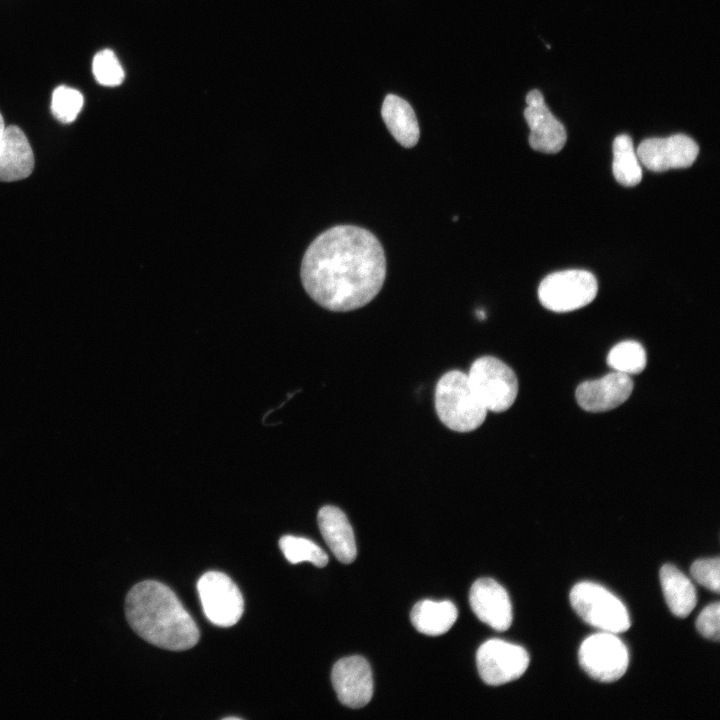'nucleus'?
<instances>
[{
    "instance_id": "1",
    "label": "nucleus",
    "mask_w": 720,
    "mask_h": 720,
    "mask_svg": "<svg viewBox=\"0 0 720 720\" xmlns=\"http://www.w3.org/2000/svg\"><path fill=\"white\" fill-rule=\"evenodd\" d=\"M385 276L382 244L372 232L355 225H337L319 234L305 251L300 269L307 294L337 312L371 302Z\"/></svg>"
},
{
    "instance_id": "2",
    "label": "nucleus",
    "mask_w": 720,
    "mask_h": 720,
    "mask_svg": "<svg viewBox=\"0 0 720 720\" xmlns=\"http://www.w3.org/2000/svg\"><path fill=\"white\" fill-rule=\"evenodd\" d=\"M125 616L138 636L157 647L183 651L199 641L193 618L175 593L158 581L145 580L129 590Z\"/></svg>"
},
{
    "instance_id": "3",
    "label": "nucleus",
    "mask_w": 720,
    "mask_h": 720,
    "mask_svg": "<svg viewBox=\"0 0 720 720\" xmlns=\"http://www.w3.org/2000/svg\"><path fill=\"white\" fill-rule=\"evenodd\" d=\"M435 409L440 421L456 432L477 429L488 412L473 392L467 374L459 370L448 371L438 380Z\"/></svg>"
},
{
    "instance_id": "4",
    "label": "nucleus",
    "mask_w": 720,
    "mask_h": 720,
    "mask_svg": "<svg viewBox=\"0 0 720 720\" xmlns=\"http://www.w3.org/2000/svg\"><path fill=\"white\" fill-rule=\"evenodd\" d=\"M569 598L582 620L603 632L621 633L631 625L624 604L599 584L579 582L571 589Z\"/></svg>"
},
{
    "instance_id": "5",
    "label": "nucleus",
    "mask_w": 720,
    "mask_h": 720,
    "mask_svg": "<svg viewBox=\"0 0 720 720\" xmlns=\"http://www.w3.org/2000/svg\"><path fill=\"white\" fill-rule=\"evenodd\" d=\"M470 386L487 411L509 409L518 394V380L514 371L493 356L476 359L467 374Z\"/></svg>"
},
{
    "instance_id": "6",
    "label": "nucleus",
    "mask_w": 720,
    "mask_h": 720,
    "mask_svg": "<svg viewBox=\"0 0 720 720\" xmlns=\"http://www.w3.org/2000/svg\"><path fill=\"white\" fill-rule=\"evenodd\" d=\"M598 290L595 276L580 269L564 270L546 276L538 288L543 307L554 312L580 309L594 300Z\"/></svg>"
},
{
    "instance_id": "7",
    "label": "nucleus",
    "mask_w": 720,
    "mask_h": 720,
    "mask_svg": "<svg viewBox=\"0 0 720 720\" xmlns=\"http://www.w3.org/2000/svg\"><path fill=\"white\" fill-rule=\"evenodd\" d=\"M578 659L582 669L591 678L610 683L625 674L629 653L625 644L614 633L602 631L582 642Z\"/></svg>"
},
{
    "instance_id": "8",
    "label": "nucleus",
    "mask_w": 720,
    "mask_h": 720,
    "mask_svg": "<svg viewBox=\"0 0 720 720\" xmlns=\"http://www.w3.org/2000/svg\"><path fill=\"white\" fill-rule=\"evenodd\" d=\"M206 618L214 625H235L244 611V600L237 585L224 573L209 571L197 583Z\"/></svg>"
},
{
    "instance_id": "9",
    "label": "nucleus",
    "mask_w": 720,
    "mask_h": 720,
    "mask_svg": "<svg viewBox=\"0 0 720 720\" xmlns=\"http://www.w3.org/2000/svg\"><path fill=\"white\" fill-rule=\"evenodd\" d=\"M529 661V654L523 647L500 639L484 642L476 653L479 675L491 686L520 678L528 668Z\"/></svg>"
},
{
    "instance_id": "10",
    "label": "nucleus",
    "mask_w": 720,
    "mask_h": 720,
    "mask_svg": "<svg viewBox=\"0 0 720 720\" xmlns=\"http://www.w3.org/2000/svg\"><path fill=\"white\" fill-rule=\"evenodd\" d=\"M639 161L653 172L690 167L696 160L699 147L689 136L675 134L666 138H648L637 148Z\"/></svg>"
},
{
    "instance_id": "11",
    "label": "nucleus",
    "mask_w": 720,
    "mask_h": 720,
    "mask_svg": "<svg viewBox=\"0 0 720 720\" xmlns=\"http://www.w3.org/2000/svg\"><path fill=\"white\" fill-rule=\"evenodd\" d=\"M331 681L339 701L347 707H364L373 696L372 670L361 656L338 660L333 666Z\"/></svg>"
},
{
    "instance_id": "12",
    "label": "nucleus",
    "mask_w": 720,
    "mask_h": 720,
    "mask_svg": "<svg viewBox=\"0 0 720 720\" xmlns=\"http://www.w3.org/2000/svg\"><path fill=\"white\" fill-rule=\"evenodd\" d=\"M525 120L530 128L529 144L543 153H557L565 145L567 133L563 124L552 114L542 93L531 90L526 96Z\"/></svg>"
},
{
    "instance_id": "13",
    "label": "nucleus",
    "mask_w": 720,
    "mask_h": 720,
    "mask_svg": "<svg viewBox=\"0 0 720 720\" xmlns=\"http://www.w3.org/2000/svg\"><path fill=\"white\" fill-rule=\"evenodd\" d=\"M633 390L630 375L614 371L605 376L582 382L576 389L578 405L588 412H605L624 403Z\"/></svg>"
},
{
    "instance_id": "14",
    "label": "nucleus",
    "mask_w": 720,
    "mask_h": 720,
    "mask_svg": "<svg viewBox=\"0 0 720 720\" xmlns=\"http://www.w3.org/2000/svg\"><path fill=\"white\" fill-rule=\"evenodd\" d=\"M474 614L494 630L506 631L512 623V605L506 590L491 578L476 580L469 593Z\"/></svg>"
},
{
    "instance_id": "15",
    "label": "nucleus",
    "mask_w": 720,
    "mask_h": 720,
    "mask_svg": "<svg viewBox=\"0 0 720 720\" xmlns=\"http://www.w3.org/2000/svg\"><path fill=\"white\" fill-rule=\"evenodd\" d=\"M33 168V151L23 131L14 125L5 127L0 147V181L22 180Z\"/></svg>"
},
{
    "instance_id": "16",
    "label": "nucleus",
    "mask_w": 720,
    "mask_h": 720,
    "mask_svg": "<svg viewBox=\"0 0 720 720\" xmlns=\"http://www.w3.org/2000/svg\"><path fill=\"white\" fill-rule=\"evenodd\" d=\"M320 532L334 554L342 563H352L357 555L353 529L344 512L338 507L323 506L317 515Z\"/></svg>"
},
{
    "instance_id": "17",
    "label": "nucleus",
    "mask_w": 720,
    "mask_h": 720,
    "mask_svg": "<svg viewBox=\"0 0 720 720\" xmlns=\"http://www.w3.org/2000/svg\"><path fill=\"white\" fill-rule=\"evenodd\" d=\"M381 115L395 140L405 148L414 147L419 140L420 130L415 112L404 99L388 94L381 108Z\"/></svg>"
},
{
    "instance_id": "18",
    "label": "nucleus",
    "mask_w": 720,
    "mask_h": 720,
    "mask_svg": "<svg viewBox=\"0 0 720 720\" xmlns=\"http://www.w3.org/2000/svg\"><path fill=\"white\" fill-rule=\"evenodd\" d=\"M659 578L670 611L677 617H687L697 603L696 589L691 580L671 564L661 567Z\"/></svg>"
},
{
    "instance_id": "19",
    "label": "nucleus",
    "mask_w": 720,
    "mask_h": 720,
    "mask_svg": "<svg viewBox=\"0 0 720 720\" xmlns=\"http://www.w3.org/2000/svg\"><path fill=\"white\" fill-rule=\"evenodd\" d=\"M458 612L451 601L421 600L411 612L413 626L422 634L438 636L446 633L457 620Z\"/></svg>"
},
{
    "instance_id": "20",
    "label": "nucleus",
    "mask_w": 720,
    "mask_h": 720,
    "mask_svg": "<svg viewBox=\"0 0 720 720\" xmlns=\"http://www.w3.org/2000/svg\"><path fill=\"white\" fill-rule=\"evenodd\" d=\"M613 175L623 186L632 187L642 179V168L634 149L632 139L626 135H618L613 141Z\"/></svg>"
},
{
    "instance_id": "21",
    "label": "nucleus",
    "mask_w": 720,
    "mask_h": 720,
    "mask_svg": "<svg viewBox=\"0 0 720 720\" xmlns=\"http://www.w3.org/2000/svg\"><path fill=\"white\" fill-rule=\"evenodd\" d=\"M607 363L614 371L627 375L638 374L646 366V352L639 342L622 341L609 351Z\"/></svg>"
},
{
    "instance_id": "22",
    "label": "nucleus",
    "mask_w": 720,
    "mask_h": 720,
    "mask_svg": "<svg viewBox=\"0 0 720 720\" xmlns=\"http://www.w3.org/2000/svg\"><path fill=\"white\" fill-rule=\"evenodd\" d=\"M279 546L292 564L310 562L317 567H324L328 563L325 551L310 539L285 535L280 539Z\"/></svg>"
},
{
    "instance_id": "23",
    "label": "nucleus",
    "mask_w": 720,
    "mask_h": 720,
    "mask_svg": "<svg viewBox=\"0 0 720 720\" xmlns=\"http://www.w3.org/2000/svg\"><path fill=\"white\" fill-rule=\"evenodd\" d=\"M83 102L84 98L78 90L61 85L56 87L52 93L51 111L60 122L70 123L80 113Z\"/></svg>"
},
{
    "instance_id": "24",
    "label": "nucleus",
    "mask_w": 720,
    "mask_h": 720,
    "mask_svg": "<svg viewBox=\"0 0 720 720\" xmlns=\"http://www.w3.org/2000/svg\"><path fill=\"white\" fill-rule=\"evenodd\" d=\"M92 72L99 84L109 87L120 85L125 76L120 62L110 49H104L95 54Z\"/></svg>"
},
{
    "instance_id": "25",
    "label": "nucleus",
    "mask_w": 720,
    "mask_h": 720,
    "mask_svg": "<svg viewBox=\"0 0 720 720\" xmlns=\"http://www.w3.org/2000/svg\"><path fill=\"white\" fill-rule=\"evenodd\" d=\"M690 572L699 584L715 593H719L720 559L718 557L695 561L691 565Z\"/></svg>"
},
{
    "instance_id": "26",
    "label": "nucleus",
    "mask_w": 720,
    "mask_h": 720,
    "mask_svg": "<svg viewBox=\"0 0 720 720\" xmlns=\"http://www.w3.org/2000/svg\"><path fill=\"white\" fill-rule=\"evenodd\" d=\"M696 628L707 639L719 641L720 639V604L712 603L706 606L696 620Z\"/></svg>"
},
{
    "instance_id": "27",
    "label": "nucleus",
    "mask_w": 720,
    "mask_h": 720,
    "mask_svg": "<svg viewBox=\"0 0 720 720\" xmlns=\"http://www.w3.org/2000/svg\"><path fill=\"white\" fill-rule=\"evenodd\" d=\"M5 130V124L2 115L0 114V147L2 142L3 133Z\"/></svg>"
},
{
    "instance_id": "28",
    "label": "nucleus",
    "mask_w": 720,
    "mask_h": 720,
    "mask_svg": "<svg viewBox=\"0 0 720 720\" xmlns=\"http://www.w3.org/2000/svg\"><path fill=\"white\" fill-rule=\"evenodd\" d=\"M224 719H239V717H226Z\"/></svg>"
}]
</instances>
